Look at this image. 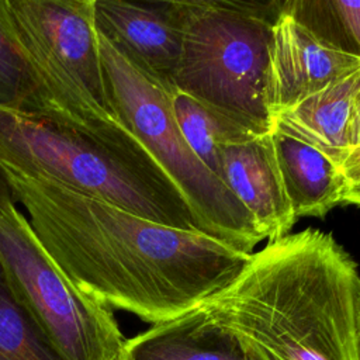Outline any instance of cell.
Returning a JSON list of instances; mask_svg holds the SVG:
<instances>
[{
	"mask_svg": "<svg viewBox=\"0 0 360 360\" xmlns=\"http://www.w3.org/2000/svg\"><path fill=\"white\" fill-rule=\"evenodd\" d=\"M58 269L87 297L152 325L201 307L250 260L201 231L160 225L46 180L4 170Z\"/></svg>",
	"mask_w": 360,
	"mask_h": 360,
	"instance_id": "6da1fadb",
	"label": "cell"
},
{
	"mask_svg": "<svg viewBox=\"0 0 360 360\" xmlns=\"http://www.w3.org/2000/svg\"><path fill=\"white\" fill-rule=\"evenodd\" d=\"M201 307L264 360H360V273L328 232L269 240Z\"/></svg>",
	"mask_w": 360,
	"mask_h": 360,
	"instance_id": "7a4b0ae2",
	"label": "cell"
},
{
	"mask_svg": "<svg viewBox=\"0 0 360 360\" xmlns=\"http://www.w3.org/2000/svg\"><path fill=\"white\" fill-rule=\"evenodd\" d=\"M0 167L46 180L143 219L200 231L183 193L120 122L0 108Z\"/></svg>",
	"mask_w": 360,
	"mask_h": 360,
	"instance_id": "3957f363",
	"label": "cell"
},
{
	"mask_svg": "<svg viewBox=\"0 0 360 360\" xmlns=\"http://www.w3.org/2000/svg\"><path fill=\"white\" fill-rule=\"evenodd\" d=\"M174 1L181 49L173 87L256 134L273 131L267 68L281 1Z\"/></svg>",
	"mask_w": 360,
	"mask_h": 360,
	"instance_id": "277c9868",
	"label": "cell"
},
{
	"mask_svg": "<svg viewBox=\"0 0 360 360\" xmlns=\"http://www.w3.org/2000/svg\"><path fill=\"white\" fill-rule=\"evenodd\" d=\"M98 37L115 118L177 184L201 232L252 253L264 236L248 210L186 142L172 104L174 89L141 72L100 34Z\"/></svg>",
	"mask_w": 360,
	"mask_h": 360,
	"instance_id": "5b68a950",
	"label": "cell"
},
{
	"mask_svg": "<svg viewBox=\"0 0 360 360\" xmlns=\"http://www.w3.org/2000/svg\"><path fill=\"white\" fill-rule=\"evenodd\" d=\"M3 8L48 111L83 125L118 121L108 98L94 0H3Z\"/></svg>",
	"mask_w": 360,
	"mask_h": 360,
	"instance_id": "8992f818",
	"label": "cell"
},
{
	"mask_svg": "<svg viewBox=\"0 0 360 360\" xmlns=\"http://www.w3.org/2000/svg\"><path fill=\"white\" fill-rule=\"evenodd\" d=\"M0 266L17 301L68 360H120L127 339L112 311L58 269L15 204L0 208Z\"/></svg>",
	"mask_w": 360,
	"mask_h": 360,
	"instance_id": "52a82bcc",
	"label": "cell"
},
{
	"mask_svg": "<svg viewBox=\"0 0 360 360\" xmlns=\"http://www.w3.org/2000/svg\"><path fill=\"white\" fill-rule=\"evenodd\" d=\"M97 32L156 82L173 87L181 31L176 1L94 0Z\"/></svg>",
	"mask_w": 360,
	"mask_h": 360,
	"instance_id": "ba28073f",
	"label": "cell"
},
{
	"mask_svg": "<svg viewBox=\"0 0 360 360\" xmlns=\"http://www.w3.org/2000/svg\"><path fill=\"white\" fill-rule=\"evenodd\" d=\"M359 66V59L328 48L280 8L269 49L270 117L297 105Z\"/></svg>",
	"mask_w": 360,
	"mask_h": 360,
	"instance_id": "9c48e42d",
	"label": "cell"
},
{
	"mask_svg": "<svg viewBox=\"0 0 360 360\" xmlns=\"http://www.w3.org/2000/svg\"><path fill=\"white\" fill-rule=\"evenodd\" d=\"M218 176L255 219L264 239L288 235L297 221L278 173L271 131L225 145Z\"/></svg>",
	"mask_w": 360,
	"mask_h": 360,
	"instance_id": "30bf717a",
	"label": "cell"
},
{
	"mask_svg": "<svg viewBox=\"0 0 360 360\" xmlns=\"http://www.w3.org/2000/svg\"><path fill=\"white\" fill-rule=\"evenodd\" d=\"M360 66L271 118L273 129L297 138L338 167L359 145Z\"/></svg>",
	"mask_w": 360,
	"mask_h": 360,
	"instance_id": "8fae6325",
	"label": "cell"
},
{
	"mask_svg": "<svg viewBox=\"0 0 360 360\" xmlns=\"http://www.w3.org/2000/svg\"><path fill=\"white\" fill-rule=\"evenodd\" d=\"M120 360H264L202 307L127 339Z\"/></svg>",
	"mask_w": 360,
	"mask_h": 360,
	"instance_id": "7c38bea8",
	"label": "cell"
},
{
	"mask_svg": "<svg viewBox=\"0 0 360 360\" xmlns=\"http://www.w3.org/2000/svg\"><path fill=\"white\" fill-rule=\"evenodd\" d=\"M276 162L295 218L323 217L343 202L347 181L340 169L314 146L271 131Z\"/></svg>",
	"mask_w": 360,
	"mask_h": 360,
	"instance_id": "4fadbf2b",
	"label": "cell"
},
{
	"mask_svg": "<svg viewBox=\"0 0 360 360\" xmlns=\"http://www.w3.org/2000/svg\"><path fill=\"white\" fill-rule=\"evenodd\" d=\"M172 104L186 142L217 177L218 152L222 146L262 135L176 89L172 93Z\"/></svg>",
	"mask_w": 360,
	"mask_h": 360,
	"instance_id": "5bb4252c",
	"label": "cell"
},
{
	"mask_svg": "<svg viewBox=\"0 0 360 360\" xmlns=\"http://www.w3.org/2000/svg\"><path fill=\"white\" fill-rule=\"evenodd\" d=\"M281 11L328 48L360 60V1L287 0Z\"/></svg>",
	"mask_w": 360,
	"mask_h": 360,
	"instance_id": "9a60e30c",
	"label": "cell"
},
{
	"mask_svg": "<svg viewBox=\"0 0 360 360\" xmlns=\"http://www.w3.org/2000/svg\"><path fill=\"white\" fill-rule=\"evenodd\" d=\"M0 360H68L17 301L1 266Z\"/></svg>",
	"mask_w": 360,
	"mask_h": 360,
	"instance_id": "2e32d148",
	"label": "cell"
},
{
	"mask_svg": "<svg viewBox=\"0 0 360 360\" xmlns=\"http://www.w3.org/2000/svg\"><path fill=\"white\" fill-rule=\"evenodd\" d=\"M0 108L46 112L39 83L13 38L0 0Z\"/></svg>",
	"mask_w": 360,
	"mask_h": 360,
	"instance_id": "e0dca14e",
	"label": "cell"
},
{
	"mask_svg": "<svg viewBox=\"0 0 360 360\" xmlns=\"http://www.w3.org/2000/svg\"><path fill=\"white\" fill-rule=\"evenodd\" d=\"M340 172L347 184L360 179V122H359V145L354 148L340 165Z\"/></svg>",
	"mask_w": 360,
	"mask_h": 360,
	"instance_id": "ac0fdd59",
	"label": "cell"
},
{
	"mask_svg": "<svg viewBox=\"0 0 360 360\" xmlns=\"http://www.w3.org/2000/svg\"><path fill=\"white\" fill-rule=\"evenodd\" d=\"M15 198H14V194L10 188V184L6 179V174L3 172V169L0 167V208H4L10 204H15Z\"/></svg>",
	"mask_w": 360,
	"mask_h": 360,
	"instance_id": "d6986e66",
	"label": "cell"
},
{
	"mask_svg": "<svg viewBox=\"0 0 360 360\" xmlns=\"http://www.w3.org/2000/svg\"><path fill=\"white\" fill-rule=\"evenodd\" d=\"M343 202H349L360 207V179L347 184Z\"/></svg>",
	"mask_w": 360,
	"mask_h": 360,
	"instance_id": "ffe728a7",
	"label": "cell"
}]
</instances>
